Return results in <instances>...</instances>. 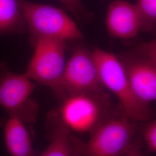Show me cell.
Masks as SVG:
<instances>
[{
    "mask_svg": "<svg viewBox=\"0 0 156 156\" xmlns=\"http://www.w3.org/2000/svg\"><path fill=\"white\" fill-rule=\"evenodd\" d=\"M93 52L102 85L116 97L124 114L136 122L153 119L150 105L142 102L134 93L117 56L100 48H95Z\"/></svg>",
    "mask_w": 156,
    "mask_h": 156,
    "instance_id": "3",
    "label": "cell"
},
{
    "mask_svg": "<svg viewBox=\"0 0 156 156\" xmlns=\"http://www.w3.org/2000/svg\"><path fill=\"white\" fill-rule=\"evenodd\" d=\"M135 6L141 23V31H153L156 25V0H137Z\"/></svg>",
    "mask_w": 156,
    "mask_h": 156,
    "instance_id": "13",
    "label": "cell"
},
{
    "mask_svg": "<svg viewBox=\"0 0 156 156\" xmlns=\"http://www.w3.org/2000/svg\"><path fill=\"white\" fill-rule=\"evenodd\" d=\"M26 31L21 0H0V35L18 34Z\"/></svg>",
    "mask_w": 156,
    "mask_h": 156,
    "instance_id": "12",
    "label": "cell"
},
{
    "mask_svg": "<svg viewBox=\"0 0 156 156\" xmlns=\"http://www.w3.org/2000/svg\"><path fill=\"white\" fill-rule=\"evenodd\" d=\"M21 8L30 39L47 38L67 42L83 38L77 24L61 8L26 0H21Z\"/></svg>",
    "mask_w": 156,
    "mask_h": 156,
    "instance_id": "4",
    "label": "cell"
},
{
    "mask_svg": "<svg viewBox=\"0 0 156 156\" xmlns=\"http://www.w3.org/2000/svg\"><path fill=\"white\" fill-rule=\"evenodd\" d=\"M30 40L33 55L24 73L35 83L49 87L59 98L67 62V42L47 38Z\"/></svg>",
    "mask_w": 156,
    "mask_h": 156,
    "instance_id": "5",
    "label": "cell"
},
{
    "mask_svg": "<svg viewBox=\"0 0 156 156\" xmlns=\"http://www.w3.org/2000/svg\"><path fill=\"white\" fill-rule=\"evenodd\" d=\"M105 26L112 37L120 39L134 38L141 31V23L135 4L125 0H115L106 12Z\"/></svg>",
    "mask_w": 156,
    "mask_h": 156,
    "instance_id": "9",
    "label": "cell"
},
{
    "mask_svg": "<svg viewBox=\"0 0 156 156\" xmlns=\"http://www.w3.org/2000/svg\"><path fill=\"white\" fill-rule=\"evenodd\" d=\"M117 57L134 93L150 105L156 99V40L140 44Z\"/></svg>",
    "mask_w": 156,
    "mask_h": 156,
    "instance_id": "6",
    "label": "cell"
},
{
    "mask_svg": "<svg viewBox=\"0 0 156 156\" xmlns=\"http://www.w3.org/2000/svg\"><path fill=\"white\" fill-rule=\"evenodd\" d=\"M37 84L24 73L12 71L5 62H0V107L8 116H16L33 124L38 113L37 102L31 98Z\"/></svg>",
    "mask_w": 156,
    "mask_h": 156,
    "instance_id": "7",
    "label": "cell"
},
{
    "mask_svg": "<svg viewBox=\"0 0 156 156\" xmlns=\"http://www.w3.org/2000/svg\"><path fill=\"white\" fill-rule=\"evenodd\" d=\"M143 146L140 137L137 135L131 147L123 156H144L142 151Z\"/></svg>",
    "mask_w": 156,
    "mask_h": 156,
    "instance_id": "16",
    "label": "cell"
},
{
    "mask_svg": "<svg viewBox=\"0 0 156 156\" xmlns=\"http://www.w3.org/2000/svg\"><path fill=\"white\" fill-rule=\"evenodd\" d=\"M4 123L6 147L11 156H39L34 149L27 123L16 116H8Z\"/></svg>",
    "mask_w": 156,
    "mask_h": 156,
    "instance_id": "10",
    "label": "cell"
},
{
    "mask_svg": "<svg viewBox=\"0 0 156 156\" xmlns=\"http://www.w3.org/2000/svg\"><path fill=\"white\" fill-rule=\"evenodd\" d=\"M50 142L39 156H71V133L52 111L48 115Z\"/></svg>",
    "mask_w": 156,
    "mask_h": 156,
    "instance_id": "11",
    "label": "cell"
},
{
    "mask_svg": "<svg viewBox=\"0 0 156 156\" xmlns=\"http://www.w3.org/2000/svg\"><path fill=\"white\" fill-rule=\"evenodd\" d=\"M136 122L115 112L83 141L71 136V156H123L137 136Z\"/></svg>",
    "mask_w": 156,
    "mask_h": 156,
    "instance_id": "1",
    "label": "cell"
},
{
    "mask_svg": "<svg viewBox=\"0 0 156 156\" xmlns=\"http://www.w3.org/2000/svg\"><path fill=\"white\" fill-rule=\"evenodd\" d=\"M104 90L93 51L78 48L67 60L61 85L62 99L67 95Z\"/></svg>",
    "mask_w": 156,
    "mask_h": 156,
    "instance_id": "8",
    "label": "cell"
},
{
    "mask_svg": "<svg viewBox=\"0 0 156 156\" xmlns=\"http://www.w3.org/2000/svg\"><path fill=\"white\" fill-rule=\"evenodd\" d=\"M73 15L79 19H89L90 12L84 7L82 0H59Z\"/></svg>",
    "mask_w": 156,
    "mask_h": 156,
    "instance_id": "15",
    "label": "cell"
},
{
    "mask_svg": "<svg viewBox=\"0 0 156 156\" xmlns=\"http://www.w3.org/2000/svg\"><path fill=\"white\" fill-rule=\"evenodd\" d=\"M52 112L71 133L91 134L115 112L104 90L67 95Z\"/></svg>",
    "mask_w": 156,
    "mask_h": 156,
    "instance_id": "2",
    "label": "cell"
},
{
    "mask_svg": "<svg viewBox=\"0 0 156 156\" xmlns=\"http://www.w3.org/2000/svg\"><path fill=\"white\" fill-rule=\"evenodd\" d=\"M140 129V136L146 151L151 154L156 152V120L154 118L144 122Z\"/></svg>",
    "mask_w": 156,
    "mask_h": 156,
    "instance_id": "14",
    "label": "cell"
}]
</instances>
